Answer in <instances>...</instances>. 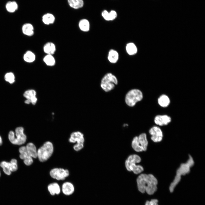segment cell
Here are the masks:
<instances>
[{
    "label": "cell",
    "instance_id": "17",
    "mask_svg": "<svg viewBox=\"0 0 205 205\" xmlns=\"http://www.w3.org/2000/svg\"><path fill=\"white\" fill-rule=\"evenodd\" d=\"M56 18L52 13H48L44 14L42 17V20L43 23L46 25L53 24L55 22Z\"/></svg>",
    "mask_w": 205,
    "mask_h": 205
},
{
    "label": "cell",
    "instance_id": "26",
    "mask_svg": "<svg viewBox=\"0 0 205 205\" xmlns=\"http://www.w3.org/2000/svg\"><path fill=\"white\" fill-rule=\"evenodd\" d=\"M126 50L128 54L130 55H134L137 52V48L133 43L130 42L127 44L126 47Z\"/></svg>",
    "mask_w": 205,
    "mask_h": 205
},
{
    "label": "cell",
    "instance_id": "30",
    "mask_svg": "<svg viewBox=\"0 0 205 205\" xmlns=\"http://www.w3.org/2000/svg\"><path fill=\"white\" fill-rule=\"evenodd\" d=\"M5 80L11 84L13 83L15 81V77L14 74L12 72L6 73L5 76Z\"/></svg>",
    "mask_w": 205,
    "mask_h": 205
},
{
    "label": "cell",
    "instance_id": "6",
    "mask_svg": "<svg viewBox=\"0 0 205 205\" xmlns=\"http://www.w3.org/2000/svg\"><path fill=\"white\" fill-rule=\"evenodd\" d=\"M118 83L116 76L111 73H108L106 74L102 78L100 85L104 91L108 92L114 89Z\"/></svg>",
    "mask_w": 205,
    "mask_h": 205
},
{
    "label": "cell",
    "instance_id": "5",
    "mask_svg": "<svg viewBox=\"0 0 205 205\" xmlns=\"http://www.w3.org/2000/svg\"><path fill=\"white\" fill-rule=\"evenodd\" d=\"M24 128L22 127H17L14 132L11 131L8 134V138L10 141L13 144L21 145L24 144L26 141V136L24 133Z\"/></svg>",
    "mask_w": 205,
    "mask_h": 205
},
{
    "label": "cell",
    "instance_id": "28",
    "mask_svg": "<svg viewBox=\"0 0 205 205\" xmlns=\"http://www.w3.org/2000/svg\"><path fill=\"white\" fill-rule=\"evenodd\" d=\"M36 59V56L33 52L30 51H27L23 56V59L26 62L31 63L34 62Z\"/></svg>",
    "mask_w": 205,
    "mask_h": 205
},
{
    "label": "cell",
    "instance_id": "8",
    "mask_svg": "<svg viewBox=\"0 0 205 205\" xmlns=\"http://www.w3.org/2000/svg\"><path fill=\"white\" fill-rule=\"evenodd\" d=\"M143 98V93L140 90L133 89L128 91L126 94L125 101L128 106L133 107L137 102L142 100Z\"/></svg>",
    "mask_w": 205,
    "mask_h": 205
},
{
    "label": "cell",
    "instance_id": "1",
    "mask_svg": "<svg viewBox=\"0 0 205 205\" xmlns=\"http://www.w3.org/2000/svg\"><path fill=\"white\" fill-rule=\"evenodd\" d=\"M136 182L138 189L141 193L146 192L151 195L157 190L158 181L152 174H141L137 177Z\"/></svg>",
    "mask_w": 205,
    "mask_h": 205
},
{
    "label": "cell",
    "instance_id": "15",
    "mask_svg": "<svg viewBox=\"0 0 205 205\" xmlns=\"http://www.w3.org/2000/svg\"><path fill=\"white\" fill-rule=\"evenodd\" d=\"M74 189L73 184L70 182H65L62 186V191L63 194L66 196L72 194L74 191Z\"/></svg>",
    "mask_w": 205,
    "mask_h": 205
},
{
    "label": "cell",
    "instance_id": "23",
    "mask_svg": "<svg viewBox=\"0 0 205 205\" xmlns=\"http://www.w3.org/2000/svg\"><path fill=\"white\" fill-rule=\"evenodd\" d=\"M119 57V54L116 50L111 49L109 51L107 58L110 63H116L118 61Z\"/></svg>",
    "mask_w": 205,
    "mask_h": 205
},
{
    "label": "cell",
    "instance_id": "32",
    "mask_svg": "<svg viewBox=\"0 0 205 205\" xmlns=\"http://www.w3.org/2000/svg\"><path fill=\"white\" fill-rule=\"evenodd\" d=\"M101 15L104 19L106 21H110L109 12L104 10L102 12Z\"/></svg>",
    "mask_w": 205,
    "mask_h": 205
},
{
    "label": "cell",
    "instance_id": "16",
    "mask_svg": "<svg viewBox=\"0 0 205 205\" xmlns=\"http://www.w3.org/2000/svg\"><path fill=\"white\" fill-rule=\"evenodd\" d=\"M157 101L159 105L164 108L168 107L171 103L169 97L165 94H162L159 96L158 98Z\"/></svg>",
    "mask_w": 205,
    "mask_h": 205
},
{
    "label": "cell",
    "instance_id": "20",
    "mask_svg": "<svg viewBox=\"0 0 205 205\" xmlns=\"http://www.w3.org/2000/svg\"><path fill=\"white\" fill-rule=\"evenodd\" d=\"M44 52L46 54L53 55L56 51V47L53 43L48 42L46 43L43 48Z\"/></svg>",
    "mask_w": 205,
    "mask_h": 205
},
{
    "label": "cell",
    "instance_id": "22",
    "mask_svg": "<svg viewBox=\"0 0 205 205\" xmlns=\"http://www.w3.org/2000/svg\"><path fill=\"white\" fill-rule=\"evenodd\" d=\"M22 30L24 34L28 36H32L34 33V27L29 23H25L22 25Z\"/></svg>",
    "mask_w": 205,
    "mask_h": 205
},
{
    "label": "cell",
    "instance_id": "35",
    "mask_svg": "<svg viewBox=\"0 0 205 205\" xmlns=\"http://www.w3.org/2000/svg\"><path fill=\"white\" fill-rule=\"evenodd\" d=\"M25 103L26 104H29L30 102V101L26 99L25 101Z\"/></svg>",
    "mask_w": 205,
    "mask_h": 205
},
{
    "label": "cell",
    "instance_id": "33",
    "mask_svg": "<svg viewBox=\"0 0 205 205\" xmlns=\"http://www.w3.org/2000/svg\"><path fill=\"white\" fill-rule=\"evenodd\" d=\"M158 200L156 199H153L150 200L146 201L145 205H159Z\"/></svg>",
    "mask_w": 205,
    "mask_h": 205
},
{
    "label": "cell",
    "instance_id": "31",
    "mask_svg": "<svg viewBox=\"0 0 205 205\" xmlns=\"http://www.w3.org/2000/svg\"><path fill=\"white\" fill-rule=\"evenodd\" d=\"M9 165L11 172H14L17 170L18 166L16 159H12L10 162H9Z\"/></svg>",
    "mask_w": 205,
    "mask_h": 205
},
{
    "label": "cell",
    "instance_id": "14",
    "mask_svg": "<svg viewBox=\"0 0 205 205\" xmlns=\"http://www.w3.org/2000/svg\"><path fill=\"white\" fill-rule=\"evenodd\" d=\"M36 95V92L33 89L27 90L23 94L24 97L26 99L29 100L30 102L33 105H35L37 101Z\"/></svg>",
    "mask_w": 205,
    "mask_h": 205
},
{
    "label": "cell",
    "instance_id": "25",
    "mask_svg": "<svg viewBox=\"0 0 205 205\" xmlns=\"http://www.w3.org/2000/svg\"><path fill=\"white\" fill-rule=\"evenodd\" d=\"M26 148L29 155L32 158L37 157V150L34 145L32 143H29L26 145Z\"/></svg>",
    "mask_w": 205,
    "mask_h": 205
},
{
    "label": "cell",
    "instance_id": "29",
    "mask_svg": "<svg viewBox=\"0 0 205 205\" xmlns=\"http://www.w3.org/2000/svg\"><path fill=\"white\" fill-rule=\"evenodd\" d=\"M0 165L5 174L8 175H10L11 174V172L10 169L9 162L3 161L0 163Z\"/></svg>",
    "mask_w": 205,
    "mask_h": 205
},
{
    "label": "cell",
    "instance_id": "37",
    "mask_svg": "<svg viewBox=\"0 0 205 205\" xmlns=\"http://www.w3.org/2000/svg\"><path fill=\"white\" fill-rule=\"evenodd\" d=\"M0 174H1V173H0Z\"/></svg>",
    "mask_w": 205,
    "mask_h": 205
},
{
    "label": "cell",
    "instance_id": "3",
    "mask_svg": "<svg viewBox=\"0 0 205 205\" xmlns=\"http://www.w3.org/2000/svg\"><path fill=\"white\" fill-rule=\"evenodd\" d=\"M140 157L137 154H132L129 155L125 162V165L126 169L129 171H132L136 174H139L144 170L143 167L137 165L141 161Z\"/></svg>",
    "mask_w": 205,
    "mask_h": 205
},
{
    "label": "cell",
    "instance_id": "9",
    "mask_svg": "<svg viewBox=\"0 0 205 205\" xmlns=\"http://www.w3.org/2000/svg\"><path fill=\"white\" fill-rule=\"evenodd\" d=\"M84 141L83 134L79 131L73 132L69 139V141L70 143L77 142L73 147L74 150L76 151L80 150L83 147Z\"/></svg>",
    "mask_w": 205,
    "mask_h": 205
},
{
    "label": "cell",
    "instance_id": "13",
    "mask_svg": "<svg viewBox=\"0 0 205 205\" xmlns=\"http://www.w3.org/2000/svg\"><path fill=\"white\" fill-rule=\"evenodd\" d=\"M19 151L20 153V157L23 160L24 164L28 166L31 165L33 162L32 158L28 154L26 146L20 147L19 149Z\"/></svg>",
    "mask_w": 205,
    "mask_h": 205
},
{
    "label": "cell",
    "instance_id": "12",
    "mask_svg": "<svg viewBox=\"0 0 205 205\" xmlns=\"http://www.w3.org/2000/svg\"><path fill=\"white\" fill-rule=\"evenodd\" d=\"M153 120L156 125L162 126L168 125L171 122L172 119L167 114H157L155 116Z\"/></svg>",
    "mask_w": 205,
    "mask_h": 205
},
{
    "label": "cell",
    "instance_id": "7",
    "mask_svg": "<svg viewBox=\"0 0 205 205\" xmlns=\"http://www.w3.org/2000/svg\"><path fill=\"white\" fill-rule=\"evenodd\" d=\"M148 144L146 134L145 133L134 137L132 143V148L136 152H140L147 150Z\"/></svg>",
    "mask_w": 205,
    "mask_h": 205
},
{
    "label": "cell",
    "instance_id": "11",
    "mask_svg": "<svg viewBox=\"0 0 205 205\" xmlns=\"http://www.w3.org/2000/svg\"><path fill=\"white\" fill-rule=\"evenodd\" d=\"M149 133L151 135V139L155 142H161L163 139V133L162 130L157 125L151 127L149 130Z\"/></svg>",
    "mask_w": 205,
    "mask_h": 205
},
{
    "label": "cell",
    "instance_id": "27",
    "mask_svg": "<svg viewBox=\"0 0 205 205\" xmlns=\"http://www.w3.org/2000/svg\"><path fill=\"white\" fill-rule=\"evenodd\" d=\"M43 61L47 65L49 66H53L56 63L55 59L53 55L46 54L44 57Z\"/></svg>",
    "mask_w": 205,
    "mask_h": 205
},
{
    "label": "cell",
    "instance_id": "2",
    "mask_svg": "<svg viewBox=\"0 0 205 205\" xmlns=\"http://www.w3.org/2000/svg\"><path fill=\"white\" fill-rule=\"evenodd\" d=\"M194 164V162L192 157L189 155V158L187 161L185 163L181 164L177 169L175 176L169 187L170 192H173L175 187L180 181L181 176L189 173L190 168L193 166Z\"/></svg>",
    "mask_w": 205,
    "mask_h": 205
},
{
    "label": "cell",
    "instance_id": "34",
    "mask_svg": "<svg viewBox=\"0 0 205 205\" xmlns=\"http://www.w3.org/2000/svg\"><path fill=\"white\" fill-rule=\"evenodd\" d=\"M109 14L110 21H112L114 20L117 17V13L114 10H111L109 12Z\"/></svg>",
    "mask_w": 205,
    "mask_h": 205
},
{
    "label": "cell",
    "instance_id": "10",
    "mask_svg": "<svg viewBox=\"0 0 205 205\" xmlns=\"http://www.w3.org/2000/svg\"><path fill=\"white\" fill-rule=\"evenodd\" d=\"M51 177L58 180H63L69 175V171L66 169L61 168H55L50 171Z\"/></svg>",
    "mask_w": 205,
    "mask_h": 205
},
{
    "label": "cell",
    "instance_id": "4",
    "mask_svg": "<svg viewBox=\"0 0 205 205\" xmlns=\"http://www.w3.org/2000/svg\"><path fill=\"white\" fill-rule=\"evenodd\" d=\"M53 151L52 144L50 142L47 141L37 151V157L40 162H45L51 157Z\"/></svg>",
    "mask_w": 205,
    "mask_h": 205
},
{
    "label": "cell",
    "instance_id": "18",
    "mask_svg": "<svg viewBox=\"0 0 205 205\" xmlns=\"http://www.w3.org/2000/svg\"><path fill=\"white\" fill-rule=\"evenodd\" d=\"M48 190L52 196L59 194L61 192V189L59 184L56 183L49 184L48 186Z\"/></svg>",
    "mask_w": 205,
    "mask_h": 205
},
{
    "label": "cell",
    "instance_id": "19",
    "mask_svg": "<svg viewBox=\"0 0 205 205\" xmlns=\"http://www.w3.org/2000/svg\"><path fill=\"white\" fill-rule=\"evenodd\" d=\"M5 8L7 11L10 13H13L16 11L19 8V5L15 1H7L5 4Z\"/></svg>",
    "mask_w": 205,
    "mask_h": 205
},
{
    "label": "cell",
    "instance_id": "36",
    "mask_svg": "<svg viewBox=\"0 0 205 205\" xmlns=\"http://www.w3.org/2000/svg\"><path fill=\"white\" fill-rule=\"evenodd\" d=\"M2 144V139L1 137L0 136V145H1Z\"/></svg>",
    "mask_w": 205,
    "mask_h": 205
},
{
    "label": "cell",
    "instance_id": "24",
    "mask_svg": "<svg viewBox=\"0 0 205 205\" xmlns=\"http://www.w3.org/2000/svg\"><path fill=\"white\" fill-rule=\"evenodd\" d=\"M78 26L79 29L81 31L85 32H87L90 30L89 22L87 19H82L79 22Z\"/></svg>",
    "mask_w": 205,
    "mask_h": 205
},
{
    "label": "cell",
    "instance_id": "21",
    "mask_svg": "<svg viewBox=\"0 0 205 205\" xmlns=\"http://www.w3.org/2000/svg\"><path fill=\"white\" fill-rule=\"evenodd\" d=\"M69 6L74 9H78L82 8L84 5L83 0H67Z\"/></svg>",
    "mask_w": 205,
    "mask_h": 205
}]
</instances>
